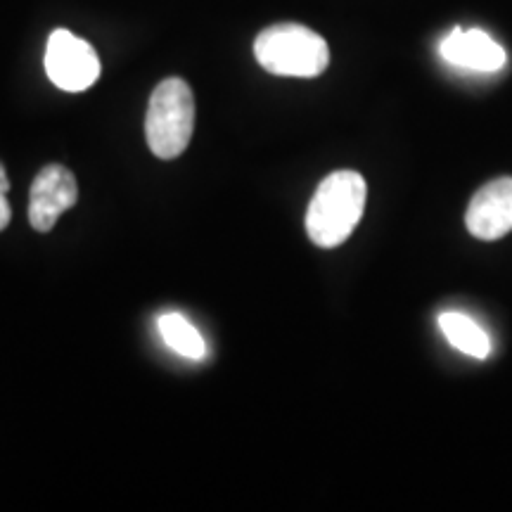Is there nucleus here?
Masks as SVG:
<instances>
[{
	"label": "nucleus",
	"instance_id": "f257e3e1",
	"mask_svg": "<svg viewBox=\"0 0 512 512\" xmlns=\"http://www.w3.org/2000/svg\"><path fill=\"white\" fill-rule=\"evenodd\" d=\"M368 188L356 171H335L313 192L306 211V233L313 245L332 249L354 233L366 209Z\"/></svg>",
	"mask_w": 512,
	"mask_h": 512
},
{
	"label": "nucleus",
	"instance_id": "f03ea898",
	"mask_svg": "<svg viewBox=\"0 0 512 512\" xmlns=\"http://www.w3.org/2000/svg\"><path fill=\"white\" fill-rule=\"evenodd\" d=\"M254 57L275 76L313 79L328 69L330 48L323 36L302 24H273L256 36Z\"/></svg>",
	"mask_w": 512,
	"mask_h": 512
},
{
	"label": "nucleus",
	"instance_id": "7ed1b4c3",
	"mask_svg": "<svg viewBox=\"0 0 512 512\" xmlns=\"http://www.w3.org/2000/svg\"><path fill=\"white\" fill-rule=\"evenodd\" d=\"M195 128V95L183 79L159 83L150 98L145 119V136L152 155L176 159L188 150Z\"/></svg>",
	"mask_w": 512,
	"mask_h": 512
},
{
	"label": "nucleus",
	"instance_id": "20e7f679",
	"mask_svg": "<svg viewBox=\"0 0 512 512\" xmlns=\"http://www.w3.org/2000/svg\"><path fill=\"white\" fill-rule=\"evenodd\" d=\"M46 74L62 91H88L100 76L98 53L91 43L74 36L72 31L57 29L48 38Z\"/></svg>",
	"mask_w": 512,
	"mask_h": 512
},
{
	"label": "nucleus",
	"instance_id": "39448f33",
	"mask_svg": "<svg viewBox=\"0 0 512 512\" xmlns=\"http://www.w3.org/2000/svg\"><path fill=\"white\" fill-rule=\"evenodd\" d=\"M79 200V185L67 166L48 164L38 171L29 192V223L38 233H50L67 209Z\"/></svg>",
	"mask_w": 512,
	"mask_h": 512
},
{
	"label": "nucleus",
	"instance_id": "423d86ee",
	"mask_svg": "<svg viewBox=\"0 0 512 512\" xmlns=\"http://www.w3.org/2000/svg\"><path fill=\"white\" fill-rule=\"evenodd\" d=\"M465 226L472 238L501 240L512 230V178H496L479 188L467 204Z\"/></svg>",
	"mask_w": 512,
	"mask_h": 512
},
{
	"label": "nucleus",
	"instance_id": "0eeeda50",
	"mask_svg": "<svg viewBox=\"0 0 512 512\" xmlns=\"http://www.w3.org/2000/svg\"><path fill=\"white\" fill-rule=\"evenodd\" d=\"M439 53L453 67L482 74H494L508 62L505 48L482 29H453L439 43Z\"/></svg>",
	"mask_w": 512,
	"mask_h": 512
},
{
	"label": "nucleus",
	"instance_id": "6e6552de",
	"mask_svg": "<svg viewBox=\"0 0 512 512\" xmlns=\"http://www.w3.org/2000/svg\"><path fill=\"white\" fill-rule=\"evenodd\" d=\"M439 328L448 342L458 351H463L465 356L479 358V361L489 358L491 339L475 318L465 316L460 311H444L439 316Z\"/></svg>",
	"mask_w": 512,
	"mask_h": 512
},
{
	"label": "nucleus",
	"instance_id": "1a4fd4ad",
	"mask_svg": "<svg viewBox=\"0 0 512 512\" xmlns=\"http://www.w3.org/2000/svg\"><path fill=\"white\" fill-rule=\"evenodd\" d=\"M159 332H162V339L176 354L192 358V361H202L207 356V344H204L200 330L181 313H164L159 318Z\"/></svg>",
	"mask_w": 512,
	"mask_h": 512
},
{
	"label": "nucleus",
	"instance_id": "9d476101",
	"mask_svg": "<svg viewBox=\"0 0 512 512\" xmlns=\"http://www.w3.org/2000/svg\"><path fill=\"white\" fill-rule=\"evenodd\" d=\"M8 190H10L8 171H5V166L0 164V230L8 228V223L12 219V211L8 204Z\"/></svg>",
	"mask_w": 512,
	"mask_h": 512
}]
</instances>
